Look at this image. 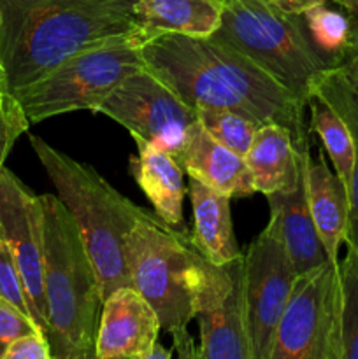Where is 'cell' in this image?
Instances as JSON below:
<instances>
[{
	"label": "cell",
	"mask_w": 358,
	"mask_h": 359,
	"mask_svg": "<svg viewBox=\"0 0 358 359\" xmlns=\"http://www.w3.org/2000/svg\"><path fill=\"white\" fill-rule=\"evenodd\" d=\"M195 112L202 128L213 139H216L234 153L241 154L242 158L246 156L256 132L262 126L256 119L242 112L230 111V109L199 107L195 109Z\"/></svg>",
	"instance_id": "24"
},
{
	"label": "cell",
	"mask_w": 358,
	"mask_h": 359,
	"mask_svg": "<svg viewBox=\"0 0 358 359\" xmlns=\"http://www.w3.org/2000/svg\"><path fill=\"white\" fill-rule=\"evenodd\" d=\"M188 280L199 325V359H253L244 286V255L214 265L193 248Z\"/></svg>",
	"instance_id": "9"
},
{
	"label": "cell",
	"mask_w": 358,
	"mask_h": 359,
	"mask_svg": "<svg viewBox=\"0 0 358 359\" xmlns=\"http://www.w3.org/2000/svg\"><path fill=\"white\" fill-rule=\"evenodd\" d=\"M353 51H358V16L357 20H354V28H353V49H351V53Z\"/></svg>",
	"instance_id": "34"
},
{
	"label": "cell",
	"mask_w": 358,
	"mask_h": 359,
	"mask_svg": "<svg viewBox=\"0 0 358 359\" xmlns=\"http://www.w3.org/2000/svg\"><path fill=\"white\" fill-rule=\"evenodd\" d=\"M4 359H53L51 346L44 333H27L11 344Z\"/></svg>",
	"instance_id": "29"
},
{
	"label": "cell",
	"mask_w": 358,
	"mask_h": 359,
	"mask_svg": "<svg viewBox=\"0 0 358 359\" xmlns=\"http://www.w3.org/2000/svg\"><path fill=\"white\" fill-rule=\"evenodd\" d=\"M171 358H172V349H167V347L161 346L160 342H157L150 351H147L146 358L144 359H171Z\"/></svg>",
	"instance_id": "31"
},
{
	"label": "cell",
	"mask_w": 358,
	"mask_h": 359,
	"mask_svg": "<svg viewBox=\"0 0 358 359\" xmlns=\"http://www.w3.org/2000/svg\"><path fill=\"white\" fill-rule=\"evenodd\" d=\"M270 4L277 7V9L284 11L288 14H297V16H302L305 11L312 9L316 6H321L326 0H269Z\"/></svg>",
	"instance_id": "30"
},
{
	"label": "cell",
	"mask_w": 358,
	"mask_h": 359,
	"mask_svg": "<svg viewBox=\"0 0 358 359\" xmlns=\"http://www.w3.org/2000/svg\"><path fill=\"white\" fill-rule=\"evenodd\" d=\"M34 332H41L34 319L20 307L0 298V359L6 356L14 340Z\"/></svg>",
	"instance_id": "28"
},
{
	"label": "cell",
	"mask_w": 358,
	"mask_h": 359,
	"mask_svg": "<svg viewBox=\"0 0 358 359\" xmlns=\"http://www.w3.org/2000/svg\"><path fill=\"white\" fill-rule=\"evenodd\" d=\"M188 195L192 200V245L200 256L214 265H223L242 255L234 233L230 196L190 177Z\"/></svg>",
	"instance_id": "19"
},
{
	"label": "cell",
	"mask_w": 358,
	"mask_h": 359,
	"mask_svg": "<svg viewBox=\"0 0 358 359\" xmlns=\"http://www.w3.org/2000/svg\"><path fill=\"white\" fill-rule=\"evenodd\" d=\"M97 112L114 119L133 139H142L178 160L195 130L197 112L150 69L130 74Z\"/></svg>",
	"instance_id": "10"
},
{
	"label": "cell",
	"mask_w": 358,
	"mask_h": 359,
	"mask_svg": "<svg viewBox=\"0 0 358 359\" xmlns=\"http://www.w3.org/2000/svg\"><path fill=\"white\" fill-rule=\"evenodd\" d=\"M161 332L157 312L133 286L112 291L102 304L97 359H144Z\"/></svg>",
	"instance_id": "13"
},
{
	"label": "cell",
	"mask_w": 358,
	"mask_h": 359,
	"mask_svg": "<svg viewBox=\"0 0 358 359\" xmlns=\"http://www.w3.org/2000/svg\"><path fill=\"white\" fill-rule=\"evenodd\" d=\"M2 91H9V90H7V84H6V76H4L2 69H0V93H2Z\"/></svg>",
	"instance_id": "35"
},
{
	"label": "cell",
	"mask_w": 358,
	"mask_h": 359,
	"mask_svg": "<svg viewBox=\"0 0 358 359\" xmlns=\"http://www.w3.org/2000/svg\"><path fill=\"white\" fill-rule=\"evenodd\" d=\"M0 228L16 259L32 319L48 339L42 200L6 167L0 170Z\"/></svg>",
	"instance_id": "12"
},
{
	"label": "cell",
	"mask_w": 358,
	"mask_h": 359,
	"mask_svg": "<svg viewBox=\"0 0 358 359\" xmlns=\"http://www.w3.org/2000/svg\"><path fill=\"white\" fill-rule=\"evenodd\" d=\"M312 95L325 100L346 121L354 144V161L347 181L350 228L344 244L358 255V84L343 65L325 69L312 86Z\"/></svg>",
	"instance_id": "21"
},
{
	"label": "cell",
	"mask_w": 358,
	"mask_h": 359,
	"mask_svg": "<svg viewBox=\"0 0 358 359\" xmlns=\"http://www.w3.org/2000/svg\"><path fill=\"white\" fill-rule=\"evenodd\" d=\"M311 144L295 147L293 137L284 126L265 123L258 128L244 161L251 172L255 191L263 196L291 188L297 182Z\"/></svg>",
	"instance_id": "18"
},
{
	"label": "cell",
	"mask_w": 358,
	"mask_h": 359,
	"mask_svg": "<svg viewBox=\"0 0 358 359\" xmlns=\"http://www.w3.org/2000/svg\"><path fill=\"white\" fill-rule=\"evenodd\" d=\"M307 107L311 111L309 128L316 135H319L323 149L332 161L333 170L347 186L354 161V144L346 121L316 95H311V98L307 100Z\"/></svg>",
	"instance_id": "23"
},
{
	"label": "cell",
	"mask_w": 358,
	"mask_h": 359,
	"mask_svg": "<svg viewBox=\"0 0 358 359\" xmlns=\"http://www.w3.org/2000/svg\"><path fill=\"white\" fill-rule=\"evenodd\" d=\"M137 156L130 158L133 179L153 205V212L174 230L190 233L183 216V203L188 193L185 170L172 154L142 139H133Z\"/></svg>",
	"instance_id": "15"
},
{
	"label": "cell",
	"mask_w": 358,
	"mask_h": 359,
	"mask_svg": "<svg viewBox=\"0 0 358 359\" xmlns=\"http://www.w3.org/2000/svg\"><path fill=\"white\" fill-rule=\"evenodd\" d=\"M0 298L14 304L32 318L23 280H21L13 251L4 237L2 228H0Z\"/></svg>",
	"instance_id": "27"
},
{
	"label": "cell",
	"mask_w": 358,
	"mask_h": 359,
	"mask_svg": "<svg viewBox=\"0 0 358 359\" xmlns=\"http://www.w3.org/2000/svg\"><path fill=\"white\" fill-rule=\"evenodd\" d=\"M142 60L192 109H230L284 126L295 147L311 144L307 104L237 49L213 37L160 34L144 42Z\"/></svg>",
	"instance_id": "1"
},
{
	"label": "cell",
	"mask_w": 358,
	"mask_h": 359,
	"mask_svg": "<svg viewBox=\"0 0 358 359\" xmlns=\"http://www.w3.org/2000/svg\"><path fill=\"white\" fill-rule=\"evenodd\" d=\"M30 146L44 167L56 196L79 226L88 255L100 283L102 300L130 283L126 237L139 223L171 228L151 210L135 205L116 191L93 167L74 160L44 139L30 135ZM174 230V228H172Z\"/></svg>",
	"instance_id": "3"
},
{
	"label": "cell",
	"mask_w": 358,
	"mask_h": 359,
	"mask_svg": "<svg viewBox=\"0 0 358 359\" xmlns=\"http://www.w3.org/2000/svg\"><path fill=\"white\" fill-rule=\"evenodd\" d=\"M192 251L190 233L146 221L126 237L130 283L154 309L161 332L171 337L174 351L185 359L199 358V346L188 332L193 319L188 280Z\"/></svg>",
	"instance_id": "7"
},
{
	"label": "cell",
	"mask_w": 358,
	"mask_h": 359,
	"mask_svg": "<svg viewBox=\"0 0 358 359\" xmlns=\"http://www.w3.org/2000/svg\"><path fill=\"white\" fill-rule=\"evenodd\" d=\"M343 67L347 70V74H350V76L353 77L354 83L358 84V51L350 53V56H347V58L344 60Z\"/></svg>",
	"instance_id": "32"
},
{
	"label": "cell",
	"mask_w": 358,
	"mask_h": 359,
	"mask_svg": "<svg viewBox=\"0 0 358 359\" xmlns=\"http://www.w3.org/2000/svg\"><path fill=\"white\" fill-rule=\"evenodd\" d=\"M137 0H0V69L11 93L81 49L135 30Z\"/></svg>",
	"instance_id": "2"
},
{
	"label": "cell",
	"mask_w": 358,
	"mask_h": 359,
	"mask_svg": "<svg viewBox=\"0 0 358 359\" xmlns=\"http://www.w3.org/2000/svg\"><path fill=\"white\" fill-rule=\"evenodd\" d=\"M44 210V297L53 359H95L102 291L79 226L56 195Z\"/></svg>",
	"instance_id": "4"
},
{
	"label": "cell",
	"mask_w": 358,
	"mask_h": 359,
	"mask_svg": "<svg viewBox=\"0 0 358 359\" xmlns=\"http://www.w3.org/2000/svg\"><path fill=\"white\" fill-rule=\"evenodd\" d=\"M343 284V358L358 359V255L347 248L339 262Z\"/></svg>",
	"instance_id": "25"
},
{
	"label": "cell",
	"mask_w": 358,
	"mask_h": 359,
	"mask_svg": "<svg viewBox=\"0 0 358 359\" xmlns=\"http://www.w3.org/2000/svg\"><path fill=\"white\" fill-rule=\"evenodd\" d=\"M178 161L188 177L230 198H246L256 193L244 158L213 139L200 123H197Z\"/></svg>",
	"instance_id": "16"
},
{
	"label": "cell",
	"mask_w": 358,
	"mask_h": 359,
	"mask_svg": "<svg viewBox=\"0 0 358 359\" xmlns=\"http://www.w3.org/2000/svg\"><path fill=\"white\" fill-rule=\"evenodd\" d=\"M305 30L316 51L329 67L343 65L353 49L354 21L325 4L316 6L302 14Z\"/></svg>",
	"instance_id": "22"
},
{
	"label": "cell",
	"mask_w": 358,
	"mask_h": 359,
	"mask_svg": "<svg viewBox=\"0 0 358 359\" xmlns=\"http://www.w3.org/2000/svg\"><path fill=\"white\" fill-rule=\"evenodd\" d=\"M309 158L311 154L304 160L297 182L291 188L267 195L270 207L269 221L277 228V233L297 273L309 272L329 262L309 209L307 186H305V168Z\"/></svg>",
	"instance_id": "14"
},
{
	"label": "cell",
	"mask_w": 358,
	"mask_h": 359,
	"mask_svg": "<svg viewBox=\"0 0 358 359\" xmlns=\"http://www.w3.org/2000/svg\"><path fill=\"white\" fill-rule=\"evenodd\" d=\"M28 128L30 121L20 100L11 91H2L0 93V170L4 168L16 140L27 133Z\"/></svg>",
	"instance_id": "26"
},
{
	"label": "cell",
	"mask_w": 358,
	"mask_h": 359,
	"mask_svg": "<svg viewBox=\"0 0 358 359\" xmlns=\"http://www.w3.org/2000/svg\"><path fill=\"white\" fill-rule=\"evenodd\" d=\"M221 23L211 37L237 49L307 104L312 86L330 69L309 39L302 16L269 0H221Z\"/></svg>",
	"instance_id": "5"
},
{
	"label": "cell",
	"mask_w": 358,
	"mask_h": 359,
	"mask_svg": "<svg viewBox=\"0 0 358 359\" xmlns=\"http://www.w3.org/2000/svg\"><path fill=\"white\" fill-rule=\"evenodd\" d=\"M333 2L339 4L340 7H344L353 16H358V0H333Z\"/></svg>",
	"instance_id": "33"
},
{
	"label": "cell",
	"mask_w": 358,
	"mask_h": 359,
	"mask_svg": "<svg viewBox=\"0 0 358 359\" xmlns=\"http://www.w3.org/2000/svg\"><path fill=\"white\" fill-rule=\"evenodd\" d=\"M270 359H344L339 263L298 273L277 323Z\"/></svg>",
	"instance_id": "8"
},
{
	"label": "cell",
	"mask_w": 358,
	"mask_h": 359,
	"mask_svg": "<svg viewBox=\"0 0 358 359\" xmlns=\"http://www.w3.org/2000/svg\"><path fill=\"white\" fill-rule=\"evenodd\" d=\"M297 276L277 228L269 221L244 255L246 304L253 359H270L277 323Z\"/></svg>",
	"instance_id": "11"
},
{
	"label": "cell",
	"mask_w": 358,
	"mask_h": 359,
	"mask_svg": "<svg viewBox=\"0 0 358 359\" xmlns=\"http://www.w3.org/2000/svg\"><path fill=\"white\" fill-rule=\"evenodd\" d=\"M147 35L139 27L81 49L42 79L13 93L30 125L76 111L97 112L109 95L144 67L142 44Z\"/></svg>",
	"instance_id": "6"
},
{
	"label": "cell",
	"mask_w": 358,
	"mask_h": 359,
	"mask_svg": "<svg viewBox=\"0 0 358 359\" xmlns=\"http://www.w3.org/2000/svg\"><path fill=\"white\" fill-rule=\"evenodd\" d=\"M0 25H2V14H0Z\"/></svg>",
	"instance_id": "36"
},
{
	"label": "cell",
	"mask_w": 358,
	"mask_h": 359,
	"mask_svg": "<svg viewBox=\"0 0 358 359\" xmlns=\"http://www.w3.org/2000/svg\"><path fill=\"white\" fill-rule=\"evenodd\" d=\"M221 0H137L135 25L147 35L211 37L221 23Z\"/></svg>",
	"instance_id": "20"
},
{
	"label": "cell",
	"mask_w": 358,
	"mask_h": 359,
	"mask_svg": "<svg viewBox=\"0 0 358 359\" xmlns=\"http://www.w3.org/2000/svg\"><path fill=\"white\" fill-rule=\"evenodd\" d=\"M305 186L312 221L329 262L339 263L340 244L346 242L350 228V198L347 186L326 163L325 149L318 158H309L305 168Z\"/></svg>",
	"instance_id": "17"
}]
</instances>
